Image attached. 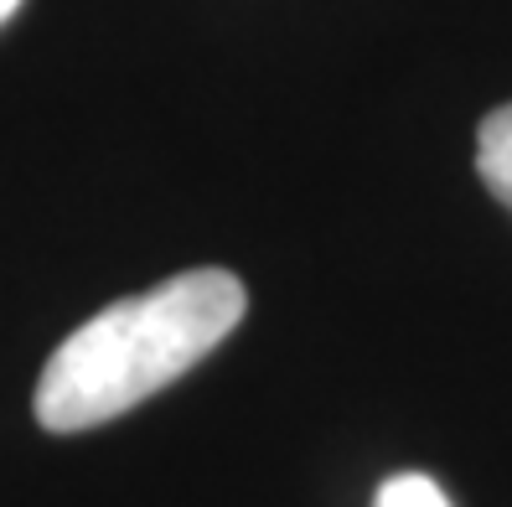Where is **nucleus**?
<instances>
[{"instance_id":"f257e3e1","label":"nucleus","mask_w":512,"mask_h":507,"mask_svg":"<svg viewBox=\"0 0 512 507\" xmlns=\"http://www.w3.org/2000/svg\"><path fill=\"white\" fill-rule=\"evenodd\" d=\"M249 290L228 270H187L88 316L37 378V425L78 435L119 420L197 368L238 321Z\"/></svg>"},{"instance_id":"f03ea898","label":"nucleus","mask_w":512,"mask_h":507,"mask_svg":"<svg viewBox=\"0 0 512 507\" xmlns=\"http://www.w3.org/2000/svg\"><path fill=\"white\" fill-rule=\"evenodd\" d=\"M476 176L512 213V104L492 109L476 130Z\"/></svg>"},{"instance_id":"7ed1b4c3","label":"nucleus","mask_w":512,"mask_h":507,"mask_svg":"<svg viewBox=\"0 0 512 507\" xmlns=\"http://www.w3.org/2000/svg\"><path fill=\"white\" fill-rule=\"evenodd\" d=\"M373 507H450V497L430 482V476L399 471V476H388V482L378 487V502Z\"/></svg>"},{"instance_id":"20e7f679","label":"nucleus","mask_w":512,"mask_h":507,"mask_svg":"<svg viewBox=\"0 0 512 507\" xmlns=\"http://www.w3.org/2000/svg\"><path fill=\"white\" fill-rule=\"evenodd\" d=\"M16 6H21V0H0V26H6V21L16 16Z\"/></svg>"}]
</instances>
